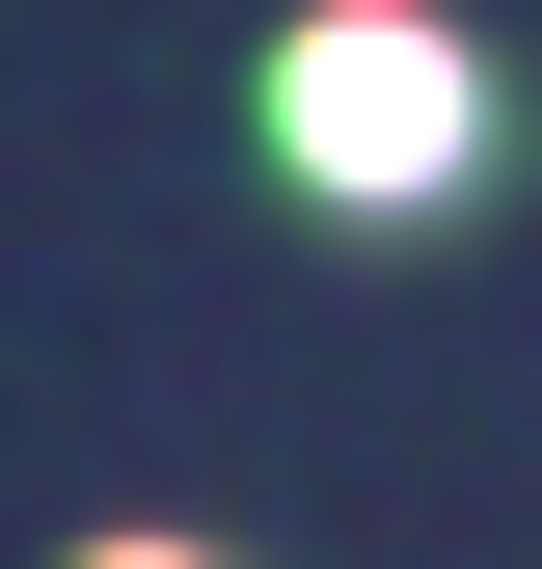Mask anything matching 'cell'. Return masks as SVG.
<instances>
[{
  "label": "cell",
  "instance_id": "cell-1",
  "mask_svg": "<svg viewBox=\"0 0 542 569\" xmlns=\"http://www.w3.org/2000/svg\"><path fill=\"white\" fill-rule=\"evenodd\" d=\"M271 163H299L325 218H434V190L489 163V82H461V28H406V0H325V28L271 54Z\"/></svg>",
  "mask_w": 542,
  "mask_h": 569
},
{
  "label": "cell",
  "instance_id": "cell-2",
  "mask_svg": "<svg viewBox=\"0 0 542 569\" xmlns=\"http://www.w3.org/2000/svg\"><path fill=\"white\" fill-rule=\"evenodd\" d=\"M82 569H190V542H82Z\"/></svg>",
  "mask_w": 542,
  "mask_h": 569
}]
</instances>
